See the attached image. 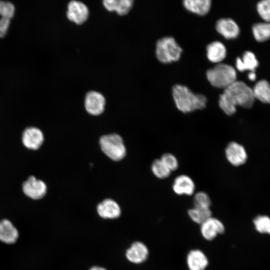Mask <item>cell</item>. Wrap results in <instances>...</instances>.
Here are the masks:
<instances>
[{"instance_id":"cell-1","label":"cell","mask_w":270,"mask_h":270,"mask_svg":"<svg viewBox=\"0 0 270 270\" xmlns=\"http://www.w3.org/2000/svg\"><path fill=\"white\" fill-rule=\"evenodd\" d=\"M254 100L252 89L244 82L236 80L224 89L220 96L218 105L226 115L232 116L236 112L237 106L250 108Z\"/></svg>"},{"instance_id":"cell-2","label":"cell","mask_w":270,"mask_h":270,"mask_svg":"<svg viewBox=\"0 0 270 270\" xmlns=\"http://www.w3.org/2000/svg\"><path fill=\"white\" fill-rule=\"evenodd\" d=\"M172 96L177 108L183 113H188L204 108L207 98L203 94H194L187 86L176 84L172 90Z\"/></svg>"},{"instance_id":"cell-3","label":"cell","mask_w":270,"mask_h":270,"mask_svg":"<svg viewBox=\"0 0 270 270\" xmlns=\"http://www.w3.org/2000/svg\"><path fill=\"white\" fill-rule=\"evenodd\" d=\"M208 81L214 87L225 89L236 81V72L230 65L219 63L206 72Z\"/></svg>"},{"instance_id":"cell-4","label":"cell","mask_w":270,"mask_h":270,"mask_svg":"<svg viewBox=\"0 0 270 270\" xmlns=\"http://www.w3.org/2000/svg\"><path fill=\"white\" fill-rule=\"evenodd\" d=\"M182 52V48L172 37H164L156 44V56L164 64L178 61Z\"/></svg>"},{"instance_id":"cell-5","label":"cell","mask_w":270,"mask_h":270,"mask_svg":"<svg viewBox=\"0 0 270 270\" xmlns=\"http://www.w3.org/2000/svg\"><path fill=\"white\" fill-rule=\"evenodd\" d=\"M100 144L103 152L114 161L122 160L126 156V150L122 137L116 134L102 136Z\"/></svg>"},{"instance_id":"cell-6","label":"cell","mask_w":270,"mask_h":270,"mask_svg":"<svg viewBox=\"0 0 270 270\" xmlns=\"http://www.w3.org/2000/svg\"><path fill=\"white\" fill-rule=\"evenodd\" d=\"M224 154L228 162L234 166L244 164L248 160V154L244 146L234 141L228 144Z\"/></svg>"},{"instance_id":"cell-7","label":"cell","mask_w":270,"mask_h":270,"mask_svg":"<svg viewBox=\"0 0 270 270\" xmlns=\"http://www.w3.org/2000/svg\"><path fill=\"white\" fill-rule=\"evenodd\" d=\"M200 232L204 239L210 241L224 234L225 226L221 220L212 216L200 224Z\"/></svg>"},{"instance_id":"cell-8","label":"cell","mask_w":270,"mask_h":270,"mask_svg":"<svg viewBox=\"0 0 270 270\" xmlns=\"http://www.w3.org/2000/svg\"><path fill=\"white\" fill-rule=\"evenodd\" d=\"M22 189L26 196L33 200L42 198L46 192L47 187L42 180L30 176L22 184Z\"/></svg>"},{"instance_id":"cell-9","label":"cell","mask_w":270,"mask_h":270,"mask_svg":"<svg viewBox=\"0 0 270 270\" xmlns=\"http://www.w3.org/2000/svg\"><path fill=\"white\" fill-rule=\"evenodd\" d=\"M106 100L100 93L96 91H90L87 93L84 100L86 110L93 116H98L104 110Z\"/></svg>"},{"instance_id":"cell-10","label":"cell","mask_w":270,"mask_h":270,"mask_svg":"<svg viewBox=\"0 0 270 270\" xmlns=\"http://www.w3.org/2000/svg\"><path fill=\"white\" fill-rule=\"evenodd\" d=\"M89 12L85 4L80 1H70L68 5L66 16L77 24H82L88 19Z\"/></svg>"},{"instance_id":"cell-11","label":"cell","mask_w":270,"mask_h":270,"mask_svg":"<svg viewBox=\"0 0 270 270\" xmlns=\"http://www.w3.org/2000/svg\"><path fill=\"white\" fill-rule=\"evenodd\" d=\"M22 140L26 148L31 150H37L43 144L44 136L38 128L29 127L24 131Z\"/></svg>"},{"instance_id":"cell-12","label":"cell","mask_w":270,"mask_h":270,"mask_svg":"<svg viewBox=\"0 0 270 270\" xmlns=\"http://www.w3.org/2000/svg\"><path fill=\"white\" fill-rule=\"evenodd\" d=\"M172 188L177 195L190 196L194 194L196 185L190 176L186 174H180L174 178Z\"/></svg>"},{"instance_id":"cell-13","label":"cell","mask_w":270,"mask_h":270,"mask_svg":"<svg viewBox=\"0 0 270 270\" xmlns=\"http://www.w3.org/2000/svg\"><path fill=\"white\" fill-rule=\"evenodd\" d=\"M186 262L189 270H205L209 264L206 254L199 249L190 250L187 254Z\"/></svg>"},{"instance_id":"cell-14","label":"cell","mask_w":270,"mask_h":270,"mask_svg":"<svg viewBox=\"0 0 270 270\" xmlns=\"http://www.w3.org/2000/svg\"><path fill=\"white\" fill-rule=\"evenodd\" d=\"M148 254V248L145 244L140 242H136L127 250L126 256L130 262L138 264L146 261Z\"/></svg>"},{"instance_id":"cell-15","label":"cell","mask_w":270,"mask_h":270,"mask_svg":"<svg viewBox=\"0 0 270 270\" xmlns=\"http://www.w3.org/2000/svg\"><path fill=\"white\" fill-rule=\"evenodd\" d=\"M218 32L226 39L236 38L240 34V28L232 19L222 18L218 20L216 24Z\"/></svg>"},{"instance_id":"cell-16","label":"cell","mask_w":270,"mask_h":270,"mask_svg":"<svg viewBox=\"0 0 270 270\" xmlns=\"http://www.w3.org/2000/svg\"><path fill=\"white\" fill-rule=\"evenodd\" d=\"M98 215L104 218H116L121 213L119 205L114 200L106 199L97 206Z\"/></svg>"},{"instance_id":"cell-17","label":"cell","mask_w":270,"mask_h":270,"mask_svg":"<svg viewBox=\"0 0 270 270\" xmlns=\"http://www.w3.org/2000/svg\"><path fill=\"white\" fill-rule=\"evenodd\" d=\"M18 237V232L13 224L8 220L0 221V240L7 244L14 243Z\"/></svg>"},{"instance_id":"cell-18","label":"cell","mask_w":270,"mask_h":270,"mask_svg":"<svg viewBox=\"0 0 270 270\" xmlns=\"http://www.w3.org/2000/svg\"><path fill=\"white\" fill-rule=\"evenodd\" d=\"M236 66L238 70L241 72L246 70L254 72L258 66V62L252 52L246 51L243 54L242 58H236Z\"/></svg>"},{"instance_id":"cell-19","label":"cell","mask_w":270,"mask_h":270,"mask_svg":"<svg viewBox=\"0 0 270 270\" xmlns=\"http://www.w3.org/2000/svg\"><path fill=\"white\" fill-rule=\"evenodd\" d=\"M226 50L222 43L214 41L206 47V56L210 61L214 63L222 62L226 56Z\"/></svg>"},{"instance_id":"cell-20","label":"cell","mask_w":270,"mask_h":270,"mask_svg":"<svg viewBox=\"0 0 270 270\" xmlns=\"http://www.w3.org/2000/svg\"><path fill=\"white\" fill-rule=\"evenodd\" d=\"M184 8L188 11L200 16L207 14L210 11V0H185L183 1Z\"/></svg>"},{"instance_id":"cell-21","label":"cell","mask_w":270,"mask_h":270,"mask_svg":"<svg viewBox=\"0 0 270 270\" xmlns=\"http://www.w3.org/2000/svg\"><path fill=\"white\" fill-rule=\"evenodd\" d=\"M105 8L110 11H116L118 14L124 16L127 14L132 8V0H106L103 1Z\"/></svg>"},{"instance_id":"cell-22","label":"cell","mask_w":270,"mask_h":270,"mask_svg":"<svg viewBox=\"0 0 270 270\" xmlns=\"http://www.w3.org/2000/svg\"><path fill=\"white\" fill-rule=\"evenodd\" d=\"M252 89L255 99L270 104V84L265 80L258 82Z\"/></svg>"},{"instance_id":"cell-23","label":"cell","mask_w":270,"mask_h":270,"mask_svg":"<svg viewBox=\"0 0 270 270\" xmlns=\"http://www.w3.org/2000/svg\"><path fill=\"white\" fill-rule=\"evenodd\" d=\"M252 33L255 39L263 42L270 38V22L256 23L252 26Z\"/></svg>"},{"instance_id":"cell-24","label":"cell","mask_w":270,"mask_h":270,"mask_svg":"<svg viewBox=\"0 0 270 270\" xmlns=\"http://www.w3.org/2000/svg\"><path fill=\"white\" fill-rule=\"evenodd\" d=\"M190 218L194 222L201 224L205 220L212 216L210 208H201L193 207L188 211Z\"/></svg>"},{"instance_id":"cell-25","label":"cell","mask_w":270,"mask_h":270,"mask_svg":"<svg viewBox=\"0 0 270 270\" xmlns=\"http://www.w3.org/2000/svg\"><path fill=\"white\" fill-rule=\"evenodd\" d=\"M256 231L261 234L270 235V217L265 214H258L252 220Z\"/></svg>"},{"instance_id":"cell-26","label":"cell","mask_w":270,"mask_h":270,"mask_svg":"<svg viewBox=\"0 0 270 270\" xmlns=\"http://www.w3.org/2000/svg\"><path fill=\"white\" fill-rule=\"evenodd\" d=\"M151 170L154 176L160 179L168 178L172 172L160 158L156 159L152 162Z\"/></svg>"},{"instance_id":"cell-27","label":"cell","mask_w":270,"mask_h":270,"mask_svg":"<svg viewBox=\"0 0 270 270\" xmlns=\"http://www.w3.org/2000/svg\"><path fill=\"white\" fill-rule=\"evenodd\" d=\"M194 207L201 208H210L212 200L205 192L200 191L196 193L193 200Z\"/></svg>"},{"instance_id":"cell-28","label":"cell","mask_w":270,"mask_h":270,"mask_svg":"<svg viewBox=\"0 0 270 270\" xmlns=\"http://www.w3.org/2000/svg\"><path fill=\"white\" fill-rule=\"evenodd\" d=\"M15 6L8 1L0 0V16L10 20L14 16Z\"/></svg>"},{"instance_id":"cell-29","label":"cell","mask_w":270,"mask_h":270,"mask_svg":"<svg viewBox=\"0 0 270 270\" xmlns=\"http://www.w3.org/2000/svg\"><path fill=\"white\" fill-rule=\"evenodd\" d=\"M258 12L265 22H270V0H262L256 6Z\"/></svg>"},{"instance_id":"cell-30","label":"cell","mask_w":270,"mask_h":270,"mask_svg":"<svg viewBox=\"0 0 270 270\" xmlns=\"http://www.w3.org/2000/svg\"><path fill=\"white\" fill-rule=\"evenodd\" d=\"M160 159L167 168L172 172L178 167V162L176 156L170 153L163 154Z\"/></svg>"},{"instance_id":"cell-31","label":"cell","mask_w":270,"mask_h":270,"mask_svg":"<svg viewBox=\"0 0 270 270\" xmlns=\"http://www.w3.org/2000/svg\"><path fill=\"white\" fill-rule=\"evenodd\" d=\"M9 19L0 18V38L4 37L7 33L10 24Z\"/></svg>"},{"instance_id":"cell-32","label":"cell","mask_w":270,"mask_h":270,"mask_svg":"<svg viewBox=\"0 0 270 270\" xmlns=\"http://www.w3.org/2000/svg\"><path fill=\"white\" fill-rule=\"evenodd\" d=\"M256 74L254 72H250L248 74V78L250 80H254L256 79Z\"/></svg>"},{"instance_id":"cell-33","label":"cell","mask_w":270,"mask_h":270,"mask_svg":"<svg viewBox=\"0 0 270 270\" xmlns=\"http://www.w3.org/2000/svg\"><path fill=\"white\" fill-rule=\"evenodd\" d=\"M90 270H106L102 267L95 266H93L90 269Z\"/></svg>"}]
</instances>
